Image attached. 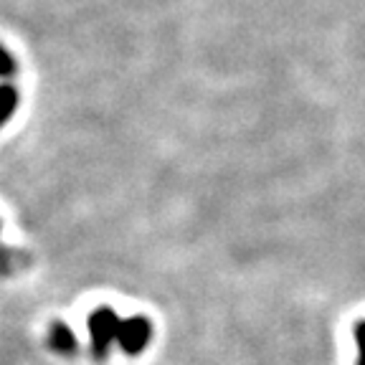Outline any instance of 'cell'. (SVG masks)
I'll return each instance as SVG.
<instances>
[{
  "label": "cell",
  "mask_w": 365,
  "mask_h": 365,
  "mask_svg": "<svg viewBox=\"0 0 365 365\" xmlns=\"http://www.w3.org/2000/svg\"><path fill=\"white\" fill-rule=\"evenodd\" d=\"M48 342H51V348L61 355H74L76 353V335L71 332V327L63 325V322H53L51 330H48Z\"/></svg>",
  "instance_id": "3957f363"
},
{
  "label": "cell",
  "mask_w": 365,
  "mask_h": 365,
  "mask_svg": "<svg viewBox=\"0 0 365 365\" xmlns=\"http://www.w3.org/2000/svg\"><path fill=\"white\" fill-rule=\"evenodd\" d=\"M150 337H153L150 319L137 314V317L122 319V330H120V337H117V345L122 348V353L140 355V353H145V348L150 345Z\"/></svg>",
  "instance_id": "7a4b0ae2"
},
{
  "label": "cell",
  "mask_w": 365,
  "mask_h": 365,
  "mask_svg": "<svg viewBox=\"0 0 365 365\" xmlns=\"http://www.w3.org/2000/svg\"><path fill=\"white\" fill-rule=\"evenodd\" d=\"M16 74V58L6 46H0V79H11Z\"/></svg>",
  "instance_id": "5b68a950"
},
{
  "label": "cell",
  "mask_w": 365,
  "mask_h": 365,
  "mask_svg": "<svg viewBox=\"0 0 365 365\" xmlns=\"http://www.w3.org/2000/svg\"><path fill=\"white\" fill-rule=\"evenodd\" d=\"M122 330V319L117 317V312L109 307H102L97 312H91L89 317V335H91V350L94 358H107L112 342H117Z\"/></svg>",
  "instance_id": "6da1fadb"
},
{
  "label": "cell",
  "mask_w": 365,
  "mask_h": 365,
  "mask_svg": "<svg viewBox=\"0 0 365 365\" xmlns=\"http://www.w3.org/2000/svg\"><path fill=\"white\" fill-rule=\"evenodd\" d=\"M18 107V91L11 84H0V127L13 117Z\"/></svg>",
  "instance_id": "277c9868"
},
{
  "label": "cell",
  "mask_w": 365,
  "mask_h": 365,
  "mask_svg": "<svg viewBox=\"0 0 365 365\" xmlns=\"http://www.w3.org/2000/svg\"><path fill=\"white\" fill-rule=\"evenodd\" d=\"M355 342H358V365H365V319L355 325Z\"/></svg>",
  "instance_id": "8992f818"
}]
</instances>
